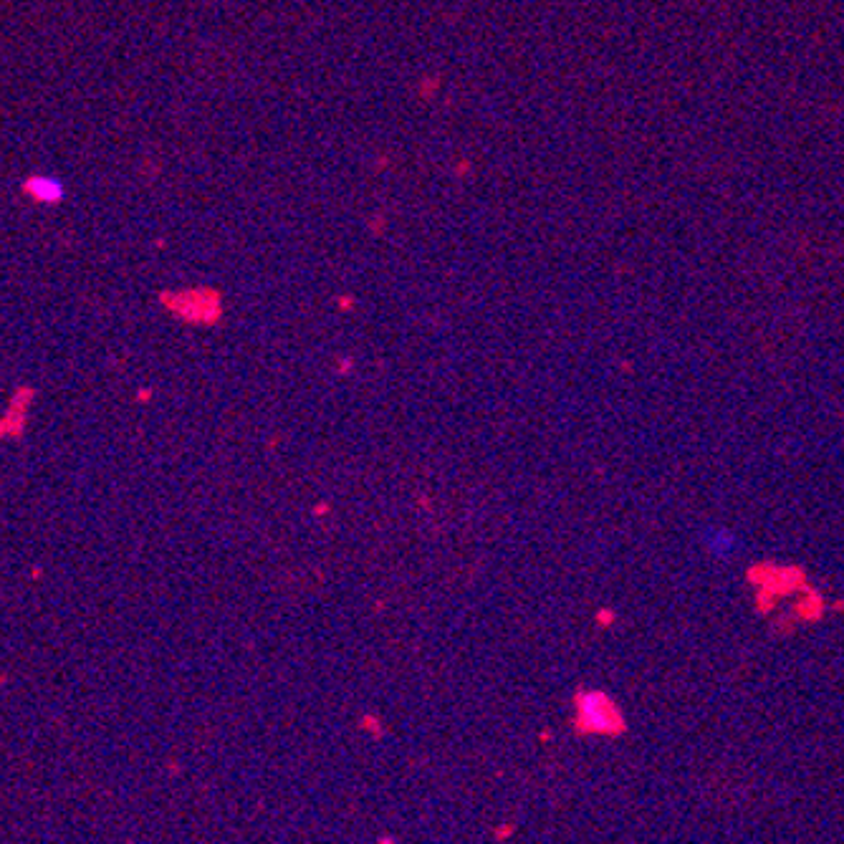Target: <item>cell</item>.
Listing matches in <instances>:
<instances>
[{
  "instance_id": "cell-1",
  "label": "cell",
  "mask_w": 844,
  "mask_h": 844,
  "mask_svg": "<svg viewBox=\"0 0 844 844\" xmlns=\"http://www.w3.org/2000/svg\"><path fill=\"white\" fill-rule=\"evenodd\" d=\"M577 711H579V723H582L587 731L597 733H617L622 728V716L620 708L607 693L602 690H584L577 698Z\"/></svg>"
},
{
  "instance_id": "cell-2",
  "label": "cell",
  "mask_w": 844,
  "mask_h": 844,
  "mask_svg": "<svg viewBox=\"0 0 844 844\" xmlns=\"http://www.w3.org/2000/svg\"><path fill=\"white\" fill-rule=\"evenodd\" d=\"M700 544L716 561H731L743 551V539L736 529L726 524H708L700 531Z\"/></svg>"
},
{
  "instance_id": "cell-3",
  "label": "cell",
  "mask_w": 844,
  "mask_h": 844,
  "mask_svg": "<svg viewBox=\"0 0 844 844\" xmlns=\"http://www.w3.org/2000/svg\"><path fill=\"white\" fill-rule=\"evenodd\" d=\"M23 187H26V193L31 195L36 203H43V205L61 203L66 195L64 182H61V177H56V175H31Z\"/></svg>"
}]
</instances>
